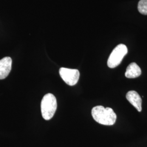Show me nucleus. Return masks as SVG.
<instances>
[{"instance_id":"nucleus-2","label":"nucleus","mask_w":147,"mask_h":147,"mask_svg":"<svg viewBox=\"0 0 147 147\" xmlns=\"http://www.w3.org/2000/svg\"><path fill=\"white\" fill-rule=\"evenodd\" d=\"M57 103L56 97L51 93L45 95L41 101V112L44 119L49 121L54 116L57 110Z\"/></svg>"},{"instance_id":"nucleus-7","label":"nucleus","mask_w":147,"mask_h":147,"mask_svg":"<svg viewBox=\"0 0 147 147\" xmlns=\"http://www.w3.org/2000/svg\"><path fill=\"white\" fill-rule=\"evenodd\" d=\"M141 69L136 63L130 64L126 68L125 75L128 79H135L141 75Z\"/></svg>"},{"instance_id":"nucleus-6","label":"nucleus","mask_w":147,"mask_h":147,"mask_svg":"<svg viewBox=\"0 0 147 147\" xmlns=\"http://www.w3.org/2000/svg\"><path fill=\"white\" fill-rule=\"evenodd\" d=\"M126 98L129 102L134 106L138 112L142 111V99L137 92L134 90L129 91L126 94Z\"/></svg>"},{"instance_id":"nucleus-3","label":"nucleus","mask_w":147,"mask_h":147,"mask_svg":"<svg viewBox=\"0 0 147 147\" xmlns=\"http://www.w3.org/2000/svg\"><path fill=\"white\" fill-rule=\"evenodd\" d=\"M127 53V48L124 44L117 45L111 53L107 61V65L110 68H115L121 64L122 59Z\"/></svg>"},{"instance_id":"nucleus-4","label":"nucleus","mask_w":147,"mask_h":147,"mask_svg":"<svg viewBox=\"0 0 147 147\" xmlns=\"http://www.w3.org/2000/svg\"><path fill=\"white\" fill-rule=\"evenodd\" d=\"M59 72L61 78L67 84L72 86L78 83L80 78V72L78 69L61 68Z\"/></svg>"},{"instance_id":"nucleus-5","label":"nucleus","mask_w":147,"mask_h":147,"mask_svg":"<svg viewBox=\"0 0 147 147\" xmlns=\"http://www.w3.org/2000/svg\"><path fill=\"white\" fill-rule=\"evenodd\" d=\"M12 59L9 57H5L0 60V80L6 78L11 69Z\"/></svg>"},{"instance_id":"nucleus-8","label":"nucleus","mask_w":147,"mask_h":147,"mask_svg":"<svg viewBox=\"0 0 147 147\" xmlns=\"http://www.w3.org/2000/svg\"><path fill=\"white\" fill-rule=\"evenodd\" d=\"M138 10L143 14L147 15V0H140L138 4Z\"/></svg>"},{"instance_id":"nucleus-1","label":"nucleus","mask_w":147,"mask_h":147,"mask_svg":"<svg viewBox=\"0 0 147 147\" xmlns=\"http://www.w3.org/2000/svg\"><path fill=\"white\" fill-rule=\"evenodd\" d=\"M92 116L96 122L104 125H112L116 123L117 115L110 107L97 106L92 110Z\"/></svg>"}]
</instances>
